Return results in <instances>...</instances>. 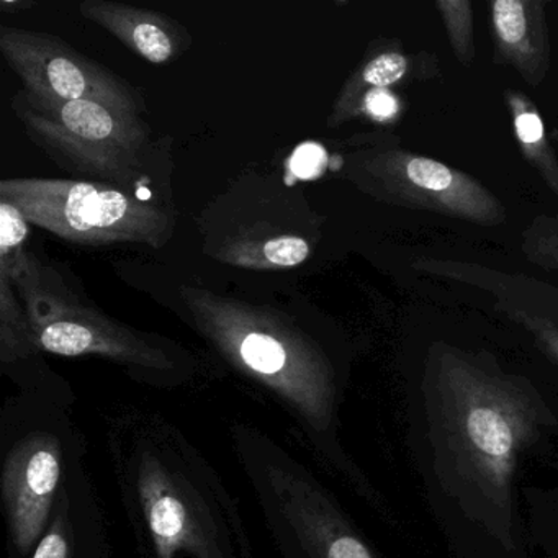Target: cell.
Listing matches in <instances>:
<instances>
[{
  "mask_svg": "<svg viewBox=\"0 0 558 558\" xmlns=\"http://www.w3.org/2000/svg\"><path fill=\"white\" fill-rule=\"evenodd\" d=\"M15 427L2 466V501L12 544L21 555L34 557L50 524L58 489L66 475V427L47 424Z\"/></svg>",
  "mask_w": 558,
  "mask_h": 558,
  "instance_id": "52a82bcc",
  "label": "cell"
},
{
  "mask_svg": "<svg viewBox=\"0 0 558 558\" xmlns=\"http://www.w3.org/2000/svg\"><path fill=\"white\" fill-rule=\"evenodd\" d=\"M407 171L410 181L426 191H446L452 184V172L446 166L430 159H413Z\"/></svg>",
  "mask_w": 558,
  "mask_h": 558,
  "instance_id": "2e32d148",
  "label": "cell"
},
{
  "mask_svg": "<svg viewBox=\"0 0 558 558\" xmlns=\"http://www.w3.org/2000/svg\"><path fill=\"white\" fill-rule=\"evenodd\" d=\"M365 109L375 119H390L397 113V100L385 89H374L365 96Z\"/></svg>",
  "mask_w": 558,
  "mask_h": 558,
  "instance_id": "d6986e66",
  "label": "cell"
},
{
  "mask_svg": "<svg viewBox=\"0 0 558 558\" xmlns=\"http://www.w3.org/2000/svg\"><path fill=\"white\" fill-rule=\"evenodd\" d=\"M0 51L25 90L44 100H90L138 116L142 96L109 68L53 35L0 27Z\"/></svg>",
  "mask_w": 558,
  "mask_h": 558,
  "instance_id": "8992f818",
  "label": "cell"
},
{
  "mask_svg": "<svg viewBox=\"0 0 558 558\" xmlns=\"http://www.w3.org/2000/svg\"><path fill=\"white\" fill-rule=\"evenodd\" d=\"M9 279L27 303L28 319L41 351L66 357L100 355L140 371H174L175 362L165 349L53 286L31 254Z\"/></svg>",
  "mask_w": 558,
  "mask_h": 558,
  "instance_id": "5b68a950",
  "label": "cell"
},
{
  "mask_svg": "<svg viewBox=\"0 0 558 558\" xmlns=\"http://www.w3.org/2000/svg\"><path fill=\"white\" fill-rule=\"evenodd\" d=\"M325 165V149L316 143L300 146L292 156V172L302 179H313L322 174Z\"/></svg>",
  "mask_w": 558,
  "mask_h": 558,
  "instance_id": "e0dca14e",
  "label": "cell"
},
{
  "mask_svg": "<svg viewBox=\"0 0 558 558\" xmlns=\"http://www.w3.org/2000/svg\"><path fill=\"white\" fill-rule=\"evenodd\" d=\"M12 287V280L0 274V357L4 364L38 351L31 319L15 300Z\"/></svg>",
  "mask_w": 558,
  "mask_h": 558,
  "instance_id": "8fae6325",
  "label": "cell"
},
{
  "mask_svg": "<svg viewBox=\"0 0 558 558\" xmlns=\"http://www.w3.org/2000/svg\"><path fill=\"white\" fill-rule=\"evenodd\" d=\"M80 12L151 64L169 63L191 45L187 31L161 12L110 0H86Z\"/></svg>",
  "mask_w": 558,
  "mask_h": 558,
  "instance_id": "ba28073f",
  "label": "cell"
},
{
  "mask_svg": "<svg viewBox=\"0 0 558 558\" xmlns=\"http://www.w3.org/2000/svg\"><path fill=\"white\" fill-rule=\"evenodd\" d=\"M326 558H371V554L357 538L341 535L329 542Z\"/></svg>",
  "mask_w": 558,
  "mask_h": 558,
  "instance_id": "ac0fdd59",
  "label": "cell"
},
{
  "mask_svg": "<svg viewBox=\"0 0 558 558\" xmlns=\"http://www.w3.org/2000/svg\"><path fill=\"white\" fill-rule=\"evenodd\" d=\"M119 469L145 558H251L236 505L174 427L125 426Z\"/></svg>",
  "mask_w": 558,
  "mask_h": 558,
  "instance_id": "6da1fadb",
  "label": "cell"
},
{
  "mask_svg": "<svg viewBox=\"0 0 558 558\" xmlns=\"http://www.w3.org/2000/svg\"><path fill=\"white\" fill-rule=\"evenodd\" d=\"M308 254L310 246L303 238L279 236L230 244L221 250L220 259L247 269H276L300 266Z\"/></svg>",
  "mask_w": 558,
  "mask_h": 558,
  "instance_id": "30bf717a",
  "label": "cell"
},
{
  "mask_svg": "<svg viewBox=\"0 0 558 558\" xmlns=\"http://www.w3.org/2000/svg\"><path fill=\"white\" fill-rule=\"evenodd\" d=\"M0 198L17 205L31 225L76 244L140 243L159 250L174 231L168 211L104 182L4 179Z\"/></svg>",
  "mask_w": 558,
  "mask_h": 558,
  "instance_id": "3957f363",
  "label": "cell"
},
{
  "mask_svg": "<svg viewBox=\"0 0 558 558\" xmlns=\"http://www.w3.org/2000/svg\"><path fill=\"white\" fill-rule=\"evenodd\" d=\"M515 130H518L519 140L525 145L537 143L544 135V126H542L541 119L534 113H522L515 120Z\"/></svg>",
  "mask_w": 558,
  "mask_h": 558,
  "instance_id": "ffe728a7",
  "label": "cell"
},
{
  "mask_svg": "<svg viewBox=\"0 0 558 558\" xmlns=\"http://www.w3.org/2000/svg\"><path fill=\"white\" fill-rule=\"evenodd\" d=\"M407 73V60L398 53L381 54L365 66L362 80L377 89L397 83Z\"/></svg>",
  "mask_w": 558,
  "mask_h": 558,
  "instance_id": "9a60e30c",
  "label": "cell"
},
{
  "mask_svg": "<svg viewBox=\"0 0 558 558\" xmlns=\"http://www.w3.org/2000/svg\"><path fill=\"white\" fill-rule=\"evenodd\" d=\"M495 25L499 37L509 45L519 44L525 35V15L521 2L499 0L496 2Z\"/></svg>",
  "mask_w": 558,
  "mask_h": 558,
  "instance_id": "5bb4252c",
  "label": "cell"
},
{
  "mask_svg": "<svg viewBox=\"0 0 558 558\" xmlns=\"http://www.w3.org/2000/svg\"><path fill=\"white\" fill-rule=\"evenodd\" d=\"M470 439L483 452L493 457H505L512 447V430L496 411L480 408L466 420Z\"/></svg>",
  "mask_w": 558,
  "mask_h": 558,
  "instance_id": "7c38bea8",
  "label": "cell"
},
{
  "mask_svg": "<svg viewBox=\"0 0 558 558\" xmlns=\"http://www.w3.org/2000/svg\"><path fill=\"white\" fill-rule=\"evenodd\" d=\"M182 300L202 335L277 398L305 426L323 427L331 407V374L318 345L289 316L182 286Z\"/></svg>",
  "mask_w": 558,
  "mask_h": 558,
  "instance_id": "7a4b0ae2",
  "label": "cell"
},
{
  "mask_svg": "<svg viewBox=\"0 0 558 558\" xmlns=\"http://www.w3.org/2000/svg\"><path fill=\"white\" fill-rule=\"evenodd\" d=\"M12 110L27 135L73 174L130 185L142 174L148 129L138 116L90 100H44L21 90Z\"/></svg>",
  "mask_w": 558,
  "mask_h": 558,
  "instance_id": "277c9868",
  "label": "cell"
},
{
  "mask_svg": "<svg viewBox=\"0 0 558 558\" xmlns=\"http://www.w3.org/2000/svg\"><path fill=\"white\" fill-rule=\"evenodd\" d=\"M93 518H96L93 515V502L81 488L80 472L70 482L64 476L50 524L32 558L93 557V554H86L87 548H93V542L87 544L86 537L97 531L93 527Z\"/></svg>",
  "mask_w": 558,
  "mask_h": 558,
  "instance_id": "9c48e42d",
  "label": "cell"
},
{
  "mask_svg": "<svg viewBox=\"0 0 558 558\" xmlns=\"http://www.w3.org/2000/svg\"><path fill=\"white\" fill-rule=\"evenodd\" d=\"M31 221L12 202L0 198V267H9L25 254Z\"/></svg>",
  "mask_w": 558,
  "mask_h": 558,
  "instance_id": "4fadbf2b",
  "label": "cell"
}]
</instances>
